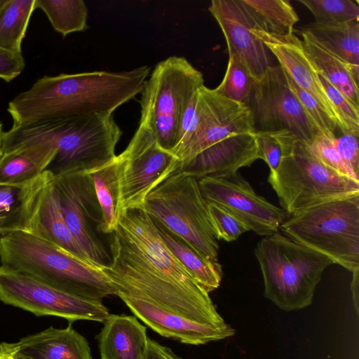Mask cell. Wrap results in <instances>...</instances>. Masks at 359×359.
Here are the masks:
<instances>
[{"label": "cell", "instance_id": "cell-1", "mask_svg": "<svg viewBox=\"0 0 359 359\" xmlns=\"http://www.w3.org/2000/svg\"><path fill=\"white\" fill-rule=\"evenodd\" d=\"M150 68L94 71L39 78L8 103L13 125L40 119L113 112L142 90Z\"/></svg>", "mask_w": 359, "mask_h": 359}, {"label": "cell", "instance_id": "cell-2", "mask_svg": "<svg viewBox=\"0 0 359 359\" xmlns=\"http://www.w3.org/2000/svg\"><path fill=\"white\" fill-rule=\"evenodd\" d=\"M122 131L112 114H90L36 120L4 132L2 152L36 142H49L56 153L46 171L54 177L99 168L116 155Z\"/></svg>", "mask_w": 359, "mask_h": 359}, {"label": "cell", "instance_id": "cell-3", "mask_svg": "<svg viewBox=\"0 0 359 359\" xmlns=\"http://www.w3.org/2000/svg\"><path fill=\"white\" fill-rule=\"evenodd\" d=\"M1 265L69 295L102 302L114 288L100 268L25 231L0 237Z\"/></svg>", "mask_w": 359, "mask_h": 359}, {"label": "cell", "instance_id": "cell-4", "mask_svg": "<svg viewBox=\"0 0 359 359\" xmlns=\"http://www.w3.org/2000/svg\"><path fill=\"white\" fill-rule=\"evenodd\" d=\"M282 147V158L268 182L289 216L319 204L359 196V182L323 164L308 145L287 133H269Z\"/></svg>", "mask_w": 359, "mask_h": 359}, {"label": "cell", "instance_id": "cell-5", "mask_svg": "<svg viewBox=\"0 0 359 359\" xmlns=\"http://www.w3.org/2000/svg\"><path fill=\"white\" fill-rule=\"evenodd\" d=\"M255 255L263 278L264 296L286 311L311 305L324 270L333 264L326 256L279 231L264 236Z\"/></svg>", "mask_w": 359, "mask_h": 359}, {"label": "cell", "instance_id": "cell-6", "mask_svg": "<svg viewBox=\"0 0 359 359\" xmlns=\"http://www.w3.org/2000/svg\"><path fill=\"white\" fill-rule=\"evenodd\" d=\"M203 85L202 73L180 56L159 62L146 80L139 125L151 131L163 149L172 153L176 147L183 116Z\"/></svg>", "mask_w": 359, "mask_h": 359}, {"label": "cell", "instance_id": "cell-7", "mask_svg": "<svg viewBox=\"0 0 359 359\" xmlns=\"http://www.w3.org/2000/svg\"><path fill=\"white\" fill-rule=\"evenodd\" d=\"M288 238L351 272L359 269V196L319 204L286 219Z\"/></svg>", "mask_w": 359, "mask_h": 359}, {"label": "cell", "instance_id": "cell-8", "mask_svg": "<svg viewBox=\"0 0 359 359\" xmlns=\"http://www.w3.org/2000/svg\"><path fill=\"white\" fill-rule=\"evenodd\" d=\"M143 209L153 220L182 238L203 257L218 262L219 247L198 180L176 172L149 192Z\"/></svg>", "mask_w": 359, "mask_h": 359}, {"label": "cell", "instance_id": "cell-9", "mask_svg": "<svg viewBox=\"0 0 359 359\" xmlns=\"http://www.w3.org/2000/svg\"><path fill=\"white\" fill-rule=\"evenodd\" d=\"M245 104L255 133H288L306 144L322 134L291 91L279 65L270 66L259 80H253Z\"/></svg>", "mask_w": 359, "mask_h": 359}, {"label": "cell", "instance_id": "cell-10", "mask_svg": "<svg viewBox=\"0 0 359 359\" xmlns=\"http://www.w3.org/2000/svg\"><path fill=\"white\" fill-rule=\"evenodd\" d=\"M52 185L65 220L95 266L110 264L109 236L102 231V214L90 173L73 172L53 178Z\"/></svg>", "mask_w": 359, "mask_h": 359}, {"label": "cell", "instance_id": "cell-11", "mask_svg": "<svg viewBox=\"0 0 359 359\" xmlns=\"http://www.w3.org/2000/svg\"><path fill=\"white\" fill-rule=\"evenodd\" d=\"M0 301L37 316H57L104 323L109 316L102 302L80 299L0 266Z\"/></svg>", "mask_w": 359, "mask_h": 359}, {"label": "cell", "instance_id": "cell-12", "mask_svg": "<svg viewBox=\"0 0 359 359\" xmlns=\"http://www.w3.org/2000/svg\"><path fill=\"white\" fill-rule=\"evenodd\" d=\"M243 133H255L249 107L203 85L198 90L191 123L175 156L180 163H185L218 142Z\"/></svg>", "mask_w": 359, "mask_h": 359}, {"label": "cell", "instance_id": "cell-13", "mask_svg": "<svg viewBox=\"0 0 359 359\" xmlns=\"http://www.w3.org/2000/svg\"><path fill=\"white\" fill-rule=\"evenodd\" d=\"M120 162L122 210L143 208L147 196L179 169L180 161L159 147L151 131L139 125Z\"/></svg>", "mask_w": 359, "mask_h": 359}, {"label": "cell", "instance_id": "cell-14", "mask_svg": "<svg viewBox=\"0 0 359 359\" xmlns=\"http://www.w3.org/2000/svg\"><path fill=\"white\" fill-rule=\"evenodd\" d=\"M206 201L214 202L237 217L249 231L262 236L279 231L289 218L282 208L258 195L237 171L198 180Z\"/></svg>", "mask_w": 359, "mask_h": 359}, {"label": "cell", "instance_id": "cell-15", "mask_svg": "<svg viewBox=\"0 0 359 359\" xmlns=\"http://www.w3.org/2000/svg\"><path fill=\"white\" fill-rule=\"evenodd\" d=\"M208 10L225 37L229 56L245 65L254 81L271 66L269 50L252 32L256 27L240 0H212Z\"/></svg>", "mask_w": 359, "mask_h": 359}, {"label": "cell", "instance_id": "cell-16", "mask_svg": "<svg viewBox=\"0 0 359 359\" xmlns=\"http://www.w3.org/2000/svg\"><path fill=\"white\" fill-rule=\"evenodd\" d=\"M260 159L255 133L231 135L208 147L188 161L180 163L177 172L197 180L237 172Z\"/></svg>", "mask_w": 359, "mask_h": 359}, {"label": "cell", "instance_id": "cell-17", "mask_svg": "<svg viewBox=\"0 0 359 359\" xmlns=\"http://www.w3.org/2000/svg\"><path fill=\"white\" fill-rule=\"evenodd\" d=\"M252 32L276 57L278 65L296 84L311 95L337 123L332 104L318 73L303 50L301 39L294 33L287 36H277L256 27Z\"/></svg>", "mask_w": 359, "mask_h": 359}, {"label": "cell", "instance_id": "cell-18", "mask_svg": "<svg viewBox=\"0 0 359 359\" xmlns=\"http://www.w3.org/2000/svg\"><path fill=\"white\" fill-rule=\"evenodd\" d=\"M53 178L46 182L38 196L27 233L92 264L65 220L52 185Z\"/></svg>", "mask_w": 359, "mask_h": 359}, {"label": "cell", "instance_id": "cell-19", "mask_svg": "<svg viewBox=\"0 0 359 359\" xmlns=\"http://www.w3.org/2000/svg\"><path fill=\"white\" fill-rule=\"evenodd\" d=\"M16 353L26 359H93L86 339L69 325L49 327L14 343Z\"/></svg>", "mask_w": 359, "mask_h": 359}, {"label": "cell", "instance_id": "cell-20", "mask_svg": "<svg viewBox=\"0 0 359 359\" xmlns=\"http://www.w3.org/2000/svg\"><path fill=\"white\" fill-rule=\"evenodd\" d=\"M97 336L101 359H146L147 327L135 316L109 314Z\"/></svg>", "mask_w": 359, "mask_h": 359}, {"label": "cell", "instance_id": "cell-21", "mask_svg": "<svg viewBox=\"0 0 359 359\" xmlns=\"http://www.w3.org/2000/svg\"><path fill=\"white\" fill-rule=\"evenodd\" d=\"M56 153L49 142L25 145L0 156V184L27 186L39 180Z\"/></svg>", "mask_w": 359, "mask_h": 359}, {"label": "cell", "instance_id": "cell-22", "mask_svg": "<svg viewBox=\"0 0 359 359\" xmlns=\"http://www.w3.org/2000/svg\"><path fill=\"white\" fill-rule=\"evenodd\" d=\"M52 176L45 170L29 185L0 184V237L17 231L28 232L38 196Z\"/></svg>", "mask_w": 359, "mask_h": 359}, {"label": "cell", "instance_id": "cell-23", "mask_svg": "<svg viewBox=\"0 0 359 359\" xmlns=\"http://www.w3.org/2000/svg\"><path fill=\"white\" fill-rule=\"evenodd\" d=\"M303 50L318 73L359 109V66L334 56L301 32Z\"/></svg>", "mask_w": 359, "mask_h": 359}, {"label": "cell", "instance_id": "cell-24", "mask_svg": "<svg viewBox=\"0 0 359 359\" xmlns=\"http://www.w3.org/2000/svg\"><path fill=\"white\" fill-rule=\"evenodd\" d=\"M301 32L339 60L359 66V21H314Z\"/></svg>", "mask_w": 359, "mask_h": 359}, {"label": "cell", "instance_id": "cell-25", "mask_svg": "<svg viewBox=\"0 0 359 359\" xmlns=\"http://www.w3.org/2000/svg\"><path fill=\"white\" fill-rule=\"evenodd\" d=\"M152 221L165 245L194 279L208 293L218 288L222 278L220 264L208 260L165 226Z\"/></svg>", "mask_w": 359, "mask_h": 359}, {"label": "cell", "instance_id": "cell-26", "mask_svg": "<svg viewBox=\"0 0 359 359\" xmlns=\"http://www.w3.org/2000/svg\"><path fill=\"white\" fill-rule=\"evenodd\" d=\"M102 214V231L112 233L118 227L121 207L120 162L118 155L90 172Z\"/></svg>", "mask_w": 359, "mask_h": 359}, {"label": "cell", "instance_id": "cell-27", "mask_svg": "<svg viewBox=\"0 0 359 359\" xmlns=\"http://www.w3.org/2000/svg\"><path fill=\"white\" fill-rule=\"evenodd\" d=\"M256 27L277 36L293 34L299 19L287 0H240Z\"/></svg>", "mask_w": 359, "mask_h": 359}, {"label": "cell", "instance_id": "cell-28", "mask_svg": "<svg viewBox=\"0 0 359 359\" xmlns=\"http://www.w3.org/2000/svg\"><path fill=\"white\" fill-rule=\"evenodd\" d=\"M35 0H7L0 11V48L22 53V42L31 15L35 10Z\"/></svg>", "mask_w": 359, "mask_h": 359}, {"label": "cell", "instance_id": "cell-29", "mask_svg": "<svg viewBox=\"0 0 359 359\" xmlns=\"http://www.w3.org/2000/svg\"><path fill=\"white\" fill-rule=\"evenodd\" d=\"M53 29L64 37L88 29V8L83 0H35Z\"/></svg>", "mask_w": 359, "mask_h": 359}, {"label": "cell", "instance_id": "cell-30", "mask_svg": "<svg viewBox=\"0 0 359 359\" xmlns=\"http://www.w3.org/2000/svg\"><path fill=\"white\" fill-rule=\"evenodd\" d=\"M253 79L240 60L229 56L227 68L222 82L215 91L234 102L246 104L252 87Z\"/></svg>", "mask_w": 359, "mask_h": 359}, {"label": "cell", "instance_id": "cell-31", "mask_svg": "<svg viewBox=\"0 0 359 359\" xmlns=\"http://www.w3.org/2000/svg\"><path fill=\"white\" fill-rule=\"evenodd\" d=\"M318 22L358 21L359 6L352 0H298Z\"/></svg>", "mask_w": 359, "mask_h": 359}, {"label": "cell", "instance_id": "cell-32", "mask_svg": "<svg viewBox=\"0 0 359 359\" xmlns=\"http://www.w3.org/2000/svg\"><path fill=\"white\" fill-rule=\"evenodd\" d=\"M283 72L291 91L297 97L322 134L330 139L339 137L338 133H341V131L336 121L323 109L311 95L299 87L284 70Z\"/></svg>", "mask_w": 359, "mask_h": 359}, {"label": "cell", "instance_id": "cell-33", "mask_svg": "<svg viewBox=\"0 0 359 359\" xmlns=\"http://www.w3.org/2000/svg\"><path fill=\"white\" fill-rule=\"evenodd\" d=\"M318 76L333 107L341 134L351 133L359 136V109L328 81Z\"/></svg>", "mask_w": 359, "mask_h": 359}, {"label": "cell", "instance_id": "cell-34", "mask_svg": "<svg viewBox=\"0 0 359 359\" xmlns=\"http://www.w3.org/2000/svg\"><path fill=\"white\" fill-rule=\"evenodd\" d=\"M206 201L210 222L217 240L234 241L248 231L246 226L225 208L214 202Z\"/></svg>", "mask_w": 359, "mask_h": 359}, {"label": "cell", "instance_id": "cell-35", "mask_svg": "<svg viewBox=\"0 0 359 359\" xmlns=\"http://www.w3.org/2000/svg\"><path fill=\"white\" fill-rule=\"evenodd\" d=\"M333 140L321 134L316 136L307 145L316 158L325 166L343 177L359 182V176L356 175L345 164L339 156L334 147Z\"/></svg>", "mask_w": 359, "mask_h": 359}, {"label": "cell", "instance_id": "cell-36", "mask_svg": "<svg viewBox=\"0 0 359 359\" xmlns=\"http://www.w3.org/2000/svg\"><path fill=\"white\" fill-rule=\"evenodd\" d=\"M259 158L268 165L270 172L276 171L282 158V147L278 140L267 133H255Z\"/></svg>", "mask_w": 359, "mask_h": 359}, {"label": "cell", "instance_id": "cell-37", "mask_svg": "<svg viewBox=\"0 0 359 359\" xmlns=\"http://www.w3.org/2000/svg\"><path fill=\"white\" fill-rule=\"evenodd\" d=\"M358 137L351 133L341 134L333 140L334 147L345 164L359 176Z\"/></svg>", "mask_w": 359, "mask_h": 359}, {"label": "cell", "instance_id": "cell-38", "mask_svg": "<svg viewBox=\"0 0 359 359\" xmlns=\"http://www.w3.org/2000/svg\"><path fill=\"white\" fill-rule=\"evenodd\" d=\"M25 67L22 54L15 53L0 48V79L10 82L18 76Z\"/></svg>", "mask_w": 359, "mask_h": 359}, {"label": "cell", "instance_id": "cell-39", "mask_svg": "<svg viewBox=\"0 0 359 359\" xmlns=\"http://www.w3.org/2000/svg\"><path fill=\"white\" fill-rule=\"evenodd\" d=\"M146 359H182L170 348L163 346L156 341L148 339Z\"/></svg>", "mask_w": 359, "mask_h": 359}, {"label": "cell", "instance_id": "cell-40", "mask_svg": "<svg viewBox=\"0 0 359 359\" xmlns=\"http://www.w3.org/2000/svg\"><path fill=\"white\" fill-rule=\"evenodd\" d=\"M353 278L351 281V292L353 295V304L356 311L357 314H358V297H359V269L353 271Z\"/></svg>", "mask_w": 359, "mask_h": 359}, {"label": "cell", "instance_id": "cell-41", "mask_svg": "<svg viewBox=\"0 0 359 359\" xmlns=\"http://www.w3.org/2000/svg\"><path fill=\"white\" fill-rule=\"evenodd\" d=\"M15 352L14 343L0 344V359H14Z\"/></svg>", "mask_w": 359, "mask_h": 359}, {"label": "cell", "instance_id": "cell-42", "mask_svg": "<svg viewBox=\"0 0 359 359\" xmlns=\"http://www.w3.org/2000/svg\"><path fill=\"white\" fill-rule=\"evenodd\" d=\"M3 125L2 123L0 121V156L2 154V140H3Z\"/></svg>", "mask_w": 359, "mask_h": 359}, {"label": "cell", "instance_id": "cell-43", "mask_svg": "<svg viewBox=\"0 0 359 359\" xmlns=\"http://www.w3.org/2000/svg\"><path fill=\"white\" fill-rule=\"evenodd\" d=\"M13 358H14V359H26L24 357H22V355L16 353V352L15 353Z\"/></svg>", "mask_w": 359, "mask_h": 359}, {"label": "cell", "instance_id": "cell-44", "mask_svg": "<svg viewBox=\"0 0 359 359\" xmlns=\"http://www.w3.org/2000/svg\"><path fill=\"white\" fill-rule=\"evenodd\" d=\"M7 0H0V11L4 6V5L6 4Z\"/></svg>", "mask_w": 359, "mask_h": 359}, {"label": "cell", "instance_id": "cell-45", "mask_svg": "<svg viewBox=\"0 0 359 359\" xmlns=\"http://www.w3.org/2000/svg\"><path fill=\"white\" fill-rule=\"evenodd\" d=\"M0 266H1V253H0Z\"/></svg>", "mask_w": 359, "mask_h": 359}]
</instances>
